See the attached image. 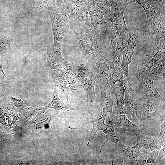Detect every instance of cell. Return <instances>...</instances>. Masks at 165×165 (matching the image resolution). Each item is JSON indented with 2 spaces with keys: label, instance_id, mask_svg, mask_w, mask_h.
Segmentation results:
<instances>
[{
  "label": "cell",
  "instance_id": "cell-1",
  "mask_svg": "<svg viewBox=\"0 0 165 165\" xmlns=\"http://www.w3.org/2000/svg\"><path fill=\"white\" fill-rule=\"evenodd\" d=\"M69 25L75 33L81 45L82 57L93 66L103 57L112 55L109 35L102 34L92 25L88 26L80 22Z\"/></svg>",
  "mask_w": 165,
  "mask_h": 165
},
{
  "label": "cell",
  "instance_id": "cell-2",
  "mask_svg": "<svg viewBox=\"0 0 165 165\" xmlns=\"http://www.w3.org/2000/svg\"><path fill=\"white\" fill-rule=\"evenodd\" d=\"M72 66L78 86L82 87L92 103L97 105L99 100L96 96L94 90L97 77L93 66L82 57Z\"/></svg>",
  "mask_w": 165,
  "mask_h": 165
},
{
  "label": "cell",
  "instance_id": "cell-3",
  "mask_svg": "<svg viewBox=\"0 0 165 165\" xmlns=\"http://www.w3.org/2000/svg\"><path fill=\"white\" fill-rule=\"evenodd\" d=\"M63 3L45 8L50 16L51 23L53 36V46L61 49L64 33L69 27L68 22L70 19Z\"/></svg>",
  "mask_w": 165,
  "mask_h": 165
},
{
  "label": "cell",
  "instance_id": "cell-4",
  "mask_svg": "<svg viewBox=\"0 0 165 165\" xmlns=\"http://www.w3.org/2000/svg\"><path fill=\"white\" fill-rule=\"evenodd\" d=\"M47 65L49 75L54 82L60 77L72 68V65L63 57L61 49L53 46L46 51Z\"/></svg>",
  "mask_w": 165,
  "mask_h": 165
},
{
  "label": "cell",
  "instance_id": "cell-5",
  "mask_svg": "<svg viewBox=\"0 0 165 165\" xmlns=\"http://www.w3.org/2000/svg\"><path fill=\"white\" fill-rule=\"evenodd\" d=\"M90 0H64L63 4L70 19H77L81 23L91 26L88 8Z\"/></svg>",
  "mask_w": 165,
  "mask_h": 165
},
{
  "label": "cell",
  "instance_id": "cell-6",
  "mask_svg": "<svg viewBox=\"0 0 165 165\" xmlns=\"http://www.w3.org/2000/svg\"><path fill=\"white\" fill-rule=\"evenodd\" d=\"M128 5L119 0L111 8L106 19L109 34L112 31H125L129 30L124 17V12Z\"/></svg>",
  "mask_w": 165,
  "mask_h": 165
},
{
  "label": "cell",
  "instance_id": "cell-7",
  "mask_svg": "<svg viewBox=\"0 0 165 165\" xmlns=\"http://www.w3.org/2000/svg\"><path fill=\"white\" fill-rule=\"evenodd\" d=\"M127 40V48L122 52V61L120 67L123 74L126 76L128 85L131 84L128 73L129 64L131 62V58L134 53V49L137 45L143 41V38L138 33L134 31H128L126 34Z\"/></svg>",
  "mask_w": 165,
  "mask_h": 165
},
{
  "label": "cell",
  "instance_id": "cell-8",
  "mask_svg": "<svg viewBox=\"0 0 165 165\" xmlns=\"http://www.w3.org/2000/svg\"><path fill=\"white\" fill-rule=\"evenodd\" d=\"M97 80L106 84L110 88L111 78L113 70L112 55L103 57L93 66Z\"/></svg>",
  "mask_w": 165,
  "mask_h": 165
},
{
  "label": "cell",
  "instance_id": "cell-9",
  "mask_svg": "<svg viewBox=\"0 0 165 165\" xmlns=\"http://www.w3.org/2000/svg\"><path fill=\"white\" fill-rule=\"evenodd\" d=\"M113 64L120 66L121 57L127 45V38L125 31H112L109 34Z\"/></svg>",
  "mask_w": 165,
  "mask_h": 165
},
{
  "label": "cell",
  "instance_id": "cell-10",
  "mask_svg": "<svg viewBox=\"0 0 165 165\" xmlns=\"http://www.w3.org/2000/svg\"><path fill=\"white\" fill-rule=\"evenodd\" d=\"M140 122L148 119L159 118L165 113V103L155 98H144Z\"/></svg>",
  "mask_w": 165,
  "mask_h": 165
},
{
  "label": "cell",
  "instance_id": "cell-11",
  "mask_svg": "<svg viewBox=\"0 0 165 165\" xmlns=\"http://www.w3.org/2000/svg\"><path fill=\"white\" fill-rule=\"evenodd\" d=\"M111 116L115 126L120 133L126 131L134 133H148L144 127L130 121L125 114L114 115L111 114Z\"/></svg>",
  "mask_w": 165,
  "mask_h": 165
},
{
  "label": "cell",
  "instance_id": "cell-12",
  "mask_svg": "<svg viewBox=\"0 0 165 165\" xmlns=\"http://www.w3.org/2000/svg\"><path fill=\"white\" fill-rule=\"evenodd\" d=\"M88 11L92 25L100 33L109 35L107 22L102 11L92 2L89 4Z\"/></svg>",
  "mask_w": 165,
  "mask_h": 165
},
{
  "label": "cell",
  "instance_id": "cell-13",
  "mask_svg": "<svg viewBox=\"0 0 165 165\" xmlns=\"http://www.w3.org/2000/svg\"><path fill=\"white\" fill-rule=\"evenodd\" d=\"M124 101L128 115L134 123L139 124L140 122L142 111L137 104L133 89L128 91L126 89L124 93Z\"/></svg>",
  "mask_w": 165,
  "mask_h": 165
},
{
  "label": "cell",
  "instance_id": "cell-14",
  "mask_svg": "<svg viewBox=\"0 0 165 165\" xmlns=\"http://www.w3.org/2000/svg\"><path fill=\"white\" fill-rule=\"evenodd\" d=\"M111 114H107L99 127V131H102L106 135V139L101 147L100 155H101L102 149L107 142L110 141L117 146V143L120 140L119 137L120 133L112 119Z\"/></svg>",
  "mask_w": 165,
  "mask_h": 165
},
{
  "label": "cell",
  "instance_id": "cell-15",
  "mask_svg": "<svg viewBox=\"0 0 165 165\" xmlns=\"http://www.w3.org/2000/svg\"><path fill=\"white\" fill-rule=\"evenodd\" d=\"M54 83L57 87L59 86L60 87L68 101L69 93L78 87L72 68L60 77Z\"/></svg>",
  "mask_w": 165,
  "mask_h": 165
},
{
  "label": "cell",
  "instance_id": "cell-16",
  "mask_svg": "<svg viewBox=\"0 0 165 165\" xmlns=\"http://www.w3.org/2000/svg\"><path fill=\"white\" fill-rule=\"evenodd\" d=\"M154 12V16L151 21L150 26L144 30L150 35L152 34L154 35L157 41L165 40V16L160 13Z\"/></svg>",
  "mask_w": 165,
  "mask_h": 165
},
{
  "label": "cell",
  "instance_id": "cell-17",
  "mask_svg": "<svg viewBox=\"0 0 165 165\" xmlns=\"http://www.w3.org/2000/svg\"><path fill=\"white\" fill-rule=\"evenodd\" d=\"M137 138L136 144L139 148L145 150L158 151L163 143L157 138L151 136L148 133H134Z\"/></svg>",
  "mask_w": 165,
  "mask_h": 165
},
{
  "label": "cell",
  "instance_id": "cell-18",
  "mask_svg": "<svg viewBox=\"0 0 165 165\" xmlns=\"http://www.w3.org/2000/svg\"><path fill=\"white\" fill-rule=\"evenodd\" d=\"M123 163L126 165H136L138 159L140 149L138 145L130 147L123 144L120 140L117 144Z\"/></svg>",
  "mask_w": 165,
  "mask_h": 165
},
{
  "label": "cell",
  "instance_id": "cell-19",
  "mask_svg": "<svg viewBox=\"0 0 165 165\" xmlns=\"http://www.w3.org/2000/svg\"><path fill=\"white\" fill-rule=\"evenodd\" d=\"M96 82L99 85L101 91L99 109L103 110L107 113H113L112 107L116 104L110 95L112 90L104 82L98 80H97Z\"/></svg>",
  "mask_w": 165,
  "mask_h": 165
},
{
  "label": "cell",
  "instance_id": "cell-20",
  "mask_svg": "<svg viewBox=\"0 0 165 165\" xmlns=\"http://www.w3.org/2000/svg\"><path fill=\"white\" fill-rule=\"evenodd\" d=\"M127 88L126 84H117L112 87V93L115 95L117 101V105L112 111L114 115L128 114L124 101V93Z\"/></svg>",
  "mask_w": 165,
  "mask_h": 165
},
{
  "label": "cell",
  "instance_id": "cell-21",
  "mask_svg": "<svg viewBox=\"0 0 165 165\" xmlns=\"http://www.w3.org/2000/svg\"><path fill=\"white\" fill-rule=\"evenodd\" d=\"M54 90L53 98L51 101L47 105L43 107H38L36 108L42 113H43L45 111L49 108L54 109L56 112L58 113L60 111L70 109L74 110L75 108L72 107L68 101L66 102L62 101L58 97V91L57 87L55 85H53Z\"/></svg>",
  "mask_w": 165,
  "mask_h": 165
},
{
  "label": "cell",
  "instance_id": "cell-22",
  "mask_svg": "<svg viewBox=\"0 0 165 165\" xmlns=\"http://www.w3.org/2000/svg\"><path fill=\"white\" fill-rule=\"evenodd\" d=\"M155 80L148 78L141 79L139 91L143 90L146 97L156 98L165 103L164 98L159 93L153 83Z\"/></svg>",
  "mask_w": 165,
  "mask_h": 165
},
{
  "label": "cell",
  "instance_id": "cell-23",
  "mask_svg": "<svg viewBox=\"0 0 165 165\" xmlns=\"http://www.w3.org/2000/svg\"><path fill=\"white\" fill-rule=\"evenodd\" d=\"M139 156L136 165H157L158 151H150L140 148Z\"/></svg>",
  "mask_w": 165,
  "mask_h": 165
},
{
  "label": "cell",
  "instance_id": "cell-24",
  "mask_svg": "<svg viewBox=\"0 0 165 165\" xmlns=\"http://www.w3.org/2000/svg\"><path fill=\"white\" fill-rule=\"evenodd\" d=\"M58 113L55 112L51 115H46L39 112L35 117L29 122L30 123H34L39 128H47L50 125L53 119L59 116Z\"/></svg>",
  "mask_w": 165,
  "mask_h": 165
},
{
  "label": "cell",
  "instance_id": "cell-25",
  "mask_svg": "<svg viewBox=\"0 0 165 165\" xmlns=\"http://www.w3.org/2000/svg\"><path fill=\"white\" fill-rule=\"evenodd\" d=\"M165 57L155 62L149 72L147 78L156 80L165 75Z\"/></svg>",
  "mask_w": 165,
  "mask_h": 165
},
{
  "label": "cell",
  "instance_id": "cell-26",
  "mask_svg": "<svg viewBox=\"0 0 165 165\" xmlns=\"http://www.w3.org/2000/svg\"><path fill=\"white\" fill-rule=\"evenodd\" d=\"M128 4L131 2L137 3L140 5L144 9L147 19L151 21L153 19L152 12L153 8V0H126Z\"/></svg>",
  "mask_w": 165,
  "mask_h": 165
},
{
  "label": "cell",
  "instance_id": "cell-27",
  "mask_svg": "<svg viewBox=\"0 0 165 165\" xmlns=\"http://www.w3.org/2000/svg\"><path fill=\"white\" fill-rule=\"evenodd\" d=\"M10 40L7 37L2 36L0 38V62H2L1 58L8 53L9 50Z\"/></svg>",
  "mask_w": 165,
  "mask_h": 165
},
{
  "label": "cell",
  "instance_id": "cell-28",
  "mask_svg": "<svg viewBox=\"0 0 165 165\" xmlns=\"http://www.w3.org/2000/svg\"><path fill=\"white\" fill-rule=\"evenodd\" d=\"M101 10L104 15L109 11L113 0H90Z\"/></svg>",
  "mask_w": 165,
  "mask_h": 165
},
{
  "label": "cell",
  "instance_id": "cell-29",
  "mask_svg": "<svg viewBox=\"0 0 165 165\" xmlns=\"http://www.w3.org/2000/svg\"><path fill=\"white\" fill-rule=\"evenodd\" d=\"M10 100L12 108L16 112H20L23 109L27 101L14 97H11Z\"/></svg>",
  "mask_w": 165,
  "mask_h": 165
},
{
  "label": "cell",
  "instance_id": "cell-30",
  "mask_svg": "<svg viewBox=\"0 0 165 165\" xmlns=\"http://www.w3.org/2000/svg\"><path fill=\"white\" fill-rule=\"evenodd\" d=\"M161 123L160 133L157 138L162 143L165 142V113L162 114L159 117Z\"/></svg>",
  "mask_w": 165,
  "mask_h": 165
},
{
  "label": "cell",
  "instance_id": "cell-31",
  "mask_svg": "<svg viewBox=\"0 0 165 165\" xmlns=\"http://www.w3.org/2000/svg\"><path fill=\"white\" fill-rule=\"evenodd\" d=\"M64 0H44L42 4L37 7L38 9L44 8L59 5L63 2Z\"/></svg>",
  "mask_w": 165,
  "mask_h": 165
},
{
  "label": "cell",
  "instance_id": "cell-32",
  "mask_svg": "<svg viewBox=\"0 0 165 165\" xmlns=\"http://www.w3.org/2000/svg\"><path fill=\"white\" fill-rule=\"evenodd\" d=\"M13 163L15 165H38V164L32 161L30 156L16 160L13 161Z\"/></svg>",
  "mask_w": 165,
  "mask_h": 165
},
{
  "label": "cell",
  "instance_id": "cell-33",
  "mask_svg": "<svg viewBox=\"0 0 165 165\" xmlns=\"http://www.w3.org/2000/svg\"><path fill=\"white\" fill-rule=\"evenodd\" d=\"M165 143H163L161 148L159 150L158 155V160L160 161L161 159L165 156Z\"/></svg>",
  "mask_w": 165,
  "mask_h": 165
},
{
  "label": "cell",
  "instance_id": "cell-34",
  "mask_svg": "<svg viewBox=\"0 0 165 165\" xmlns=\"http://www.w3.org/2000/svg\"><path fill=\"white\" fill-rule=\"evenodd\" d=\"M6 141V140L4 133L0 131V144L5 147Z\"/></svg>",
  "mask_w": 165,
  "mask_h": 165
},
{
  "label": "cell",
  "instance_id": "cell-35",
  "mask_svg": "<svg viewBox=\"0 0 165 165\" xmlns=\"http://www.w3.org/2000/svg\"><path fill=\"white\" fill-rule=\"evenodd\" d=\"M2 62H0V71L2 73L6 78H7L6 75L5 74L2 67Z\"/></svg>",
  "mask_w": 165,
  "mask_h": 165
},
{
  "label": "cell",
  "instance_id": "cell-36",
  "mask_svg": "<svg viewBox=\"0 0 165 165\" xmlns=\"http://www.w3.org/2000/svg\"><path fill=\"white\" fill-rule=\"evenodd\" d=\"M2 74H2V73L0 71V82H1V81H2V79L1 78V75Z\"/></svg>",
  "mask_w": 165,
  "mask_h": 165
},
{
  "label": "cell",
  "instance_id": "cell-37",
  "mask_svg": "<svg viewBox=\"0 0 165 165\" xmlns=\"http://www.w3.org/2000/svg\"><path fill=\"white\" fill-rule=\"evenodd\" d=\"M7 82V80H5V81L4 80L3 81L0 82V85L1 84H3V83H5V82Z\"/></svg>",
  "mask_w": 165,
  "mask_h": 165
}]
</instances>
